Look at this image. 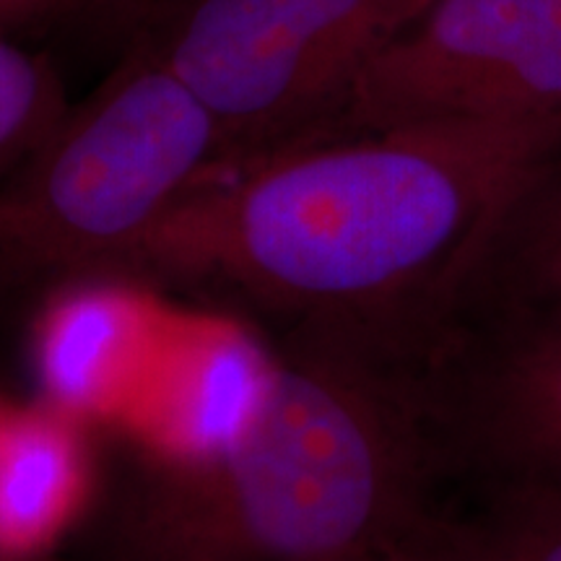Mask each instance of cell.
I'll return each instance as SVG.
<instances>
[{
	"mask_svg": "<svg viewBox=\"0 0 561 561\" xmlns=\"http://www.w3.org/2000/svg\"><path fill=\"white\" fill-rule=\"evenodd\" d=\"M559 146L561 125L512 121L307 140L216 172L96 278L234 297L419 371L502 203Z\"/></svg>",
	"mask_w": 561,
	"mask_h": 561,
	"instance_id": "cell-1",
	"label": "cell"
},
{
	"mask_svg": "<svg viewBox=\"0 0 561 561\" xmlns=\"http://www.w3.org/2000/svg\"><path fill=\"white\" fill-rule=\"evenodd\" d=\"M439 483L413 375L291 328L234 432L140 476L117 528L136 561L382 559L437 525Z\"/></svg>",
	"mask_w": 561,
	"mask_h": 561,
	"instance_id": "cell-2",
	"label": "cell"
},
{
	"mask_svg": "<svg viewBox=\"0 0 561 561\" xmlns=\"http://www.w3.org/2000/svg\"><path fill=\"white\" fill-rule=\"evenodd\" d=\"M224 170L210 112L133 45L0 182V305L96 278Z\"/></svg>",
	"mask_w": 561,
	"mask_h": 561,
	"instance_id": "cell-3",
	"label": "cell"
},
{
	"mask_svg": "<svg viewBox=\"0 0 561 561\" xmlns=\"http://www.w3.org/2000/svg\"><path fill=\"white\" fill-rule=\"evenodd\" d=\"M432 0H178L136 45L219 125L227 170L320 138Z\"/></svg>",
	"mask_w": 561,
	"mask_h": 561,
	"instance_id": "cell-4",
	"label": "cell"
},
{
	"mask_svg": "<svg viewBox=\"0 0 561 561\" xmlns=\"http://www.w3.org/2000/svg\"><path fill=\"white\" fill-rule=\"evenodd\" d=\"M432 121L561 125V0H432L320 138Z\"/></svg>",
	"mask_w": 561,
	"mask_h": 561,
	"instance_id": "cell-5",
	"label": "cell"
},
{
	"mask_svg": "<svg viewBox=\"0 0 561 561\" xmlns=\"http://www.w3.org/2000/svg\"><path fill=\"white\" fill-rule=\"evenodd\" d=\"M419 390L445 481L561 486V320L445 335Z\"/></svg>",
	"mask_w": 561,
	"mask_h": 561,
	"instance_id": "cell-6",
	"label": "cell"
},
{
	"mask_svg": "<svg viewBox=\"0 0 561 561\" xmlns=\"http://www.w3.org/2000/svg\"><path fill=\"white\" fill-rule=\"evenodd\" d=\"M536 320H561V146L502 203L442 339Z\"/></svg>",
	"mask_w": 561,
	"mask_h": 561,
	"instance_id": "cell-7",
	"label": "cell"
},
{
	"mask_svg": "<svg viewBox=\"0 0 561 561\" xmlns=\"http://www.w3.org/2000/svg\"><path fill=\"white\" fill-rule=\"evenodd\" d=\"M76 442L45 413L0 419V538L13 549L50 557L79 500Z\"/></svg>",
	"mask_w": 561,
	"mask_h": 561,
	"instance_id": "cell-8",
	"label": "cell"
},
{
	"mask_svg": "<svg viewBox=\"0 0 561 561\" xmlns=\"http://www.w3.org/2000/svg\"><path fill=\"white\" fill-rule=\"evenodd\" d=\"M473 489V507L442 515L453 561H561V486L496 481Z\"/></svg>",
	"mask_w": 561,
	"mask_h": 561,
	"instance_id": "cell-9",
	"label": "cell"
},
{
	"mask_svg": "<svg viewBox=\"0 0 561 561\" xmlns=\"http://www.w3.org/2000/svg\"><path fill=\"white\" fill-rule=\"evenodd\" d=\"M66 83L50 55L0 32V182L68 115Z\"/></svg>",
	"mask_w": 561,
	"mask_h": 561,
	"instance_id": "cell-10",
	"label": "cell"
},
{
	"mask_svg": "<svg viewBox=\"0 0 561 561\" xmlns=\"http://www.w3.org/2000/svg\"><path fill=\"white\" fill-rule=\"evenodd\" d=\"M174 3L178 0H73L66 24L81 26L91 37L110 42L123 55Z\"/></svg>",
	"mask_w": 561,
	"mask_h": 561,
	"instance_id": "cell-11",
	"label": "cell"
},
{
	"mask_svg": "<svg viewBox=\"0 0 561 561\" xmlns=\"http://www.w3.org/2000/svg\"><path fill=\"white\" fill-rule=\"evenodd\" d=\"M73 0H0V32L13 39L66 24Z\"/></svg>",
	"mask_w": 561,
	"mask_h": 561,
	"instance_id": "cell-12",
	"label": "cell"
},
{
	"mask_svg": "<svg viewBox=\"0 0 561 561\" xmlns=\"http://www.w3.org/2000/svg\"><path fill=\"white\" fill-rule=\"evenodd\" d=\"M445 515V512H442ZM396 561H453L450 549H447L445 533H442V517L432 530H426L424 536H419L416 541H411L405 549L398 553Z\"/></svg>",
	"mask_w": 561,
	"mask_h": 561,
	"instance_id": "cell-13",
	"label": "cell"
},
{
	"mask_svg": "<svg viewBox=\"0 0 561 561\" xmlns=\"http://www.w3.org/2000/svg\"><path fill=\"white\" fill-rule=\"evenodd\" d=\"M0 561H53L50 557H42V553H26V551H19L13 549L0 538Z\"/></svg>",
	"mask_w": 561,
	"mask_h": 561,
	"instance_id": "cell-14",
	"label": "cell"
},
{
	"mask_svg": "<svg viewBox=\"0 0 561 561\" xmlns=\"http://www.w3.org/2000/svg\"><path fill=\"white\" fill-rule=\"evenodd\" d=\"M403 549H405V546H403ZM403 549H401V551H403ZM401 551L390 553V557H382V559H364V561H396V557H398V553H401Z\"/></svg>",
	"mask_w": 561,
	"mask_h": 561,
	"instance_id": "cell-15",
	"label": "cell"
}]
</instances>
